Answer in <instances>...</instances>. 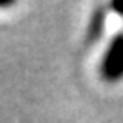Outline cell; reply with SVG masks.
I'll return each mask as SVG.
<instances>
[{"mask_svg": "<svg viewBox=\"0 0 123 123\" xmlns=\"http://www.w3.org/2000/svg\"><path fill=\"white\" fill-rule=\"evenodd\" d=\"M100 71L107 81H119L123 78V31L112 36L101 60Z\"/></svg>", "mask_w": 123, "mask_h": 123, "instance_id": "6da1fadb", "label": "cell"}, {"mask_svg": "<svg viewBox=\"0 0 123 123\" xmlns=\"http://www.w3.org/2000/svg\"><path fill=\"white\" fill-rule=\"evenodd\" d=\"M103 20H105L103 9H100V11L94 13V16H92V24H91V31H89L91 38H98V36L101 35V29H103Z\"/></svg>", "mask_w": 123, "mask_h": 123, "instance_id": "7a4b0ae2", "label": "cell"}, {"mask_svg": "<svg viewBox=\"0 0 123 123\" xmlns=\"http://www.w3.org/2000/svg\"><path fill=\"white\" fill-rule=\"evenodd\" d=\"M111 7H112V11H116L119 16H123V2H114Z\"/></svg>", "mask_w": 123, "mask_h": 123, "instance_id": "3957f363", "label": "cell"}, {"mask_svg": "<svg viewBox=\"0 0 123 123\" xmlns=\"http://www.w3.org/2000/svg\"><path fill=\"white\" fill-rule=\"evenodd\" d=\"M9 6H13V2H0V9L2 7H9Z\"/></svg>", "mask_w": 123, "mask_h": 123, "instance_id": "277c9868", "label": "cell"}]
</instances>
